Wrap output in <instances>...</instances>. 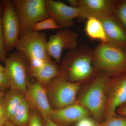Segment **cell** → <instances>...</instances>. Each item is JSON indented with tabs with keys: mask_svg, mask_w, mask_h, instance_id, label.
<instances>
[{
	"mask_svg": "<svg viewBox=\"0 0 126 126\" xmlns=\"http://www.w3.org/2000/svg\"><path fill=\"white\" fill-rule=\"evenodd\" d=\"M59 69L60 77L73 82H82L98 73L94 65L93 49L85 45L69 50Z\"/></svg>",
	"mask_w": 126,
	"mask_h": 126,
	"instance_id": "6da1fadb",
	"label": "cell"
},
{
	"mask_svg": "<svg viewBox=\"0 0 126 126\" xmlns=\"http://www.w3.org/2000/svg\"><path fill=\"white\" fill-rule=\"evenodd\" d=\"M94 66L109 77L126 72V51L111 43H101L93 49Z\"/></svg>",
	"mask_w": 126,
	"mask_h": 126,
	"instance_id": "7a4b0ae2",
	"label": "cell"
},
{
	"mask_svg": "<svg viewBox=\"0 0 126 126\" xmlns=\"http://www.w3.org/2000/svg\"><path fill=\"white\" fill-rule=\"evenodd\" d=\"M47 41L45 34L39 32L32 31L20 37L16 48L27 60L28 71L51 60L46 49Z\"/></svg>",
	"mask_w": 126,
	"mask_h": 126,
	"instance_id": "3957f363",
	"label": "cell"
},
{
	"mask_svg": "<svg viewBox=\"0 0 126 126\" xmlns=\"http://www.w3.org/2000/svg\"><path fill=\"white\" fill-rule=\"evenodd\" d=\"M110 78L104 74L98 73L77 101L88 109L98 122L104 117Z\"/></svg>",
	"mask_w": 126,
	"mask_h": 126,
	"instance_id": "277c9868",
	"label": "cell"
},
{
	"mask_svg": "<svg viewBox=\"0 0 126 126\" xmlns=\"http://www.w3.org/2000/svg\"><path fill=\"white\" fill-rule=\"evenodd\" d=\"M20 24V37L32 31L33 26L49 18L46 0H13Z\"/></svg>",
	"mask_w": 126,
	"mask_h": 126,
	"instance_id": "5b68a950",
	"label": "cell"
},
{
	"mask_svg": "<svg viewBox=\"0 0 126 126\" xmlns=\"http://www.w3.org/2000/svg\"><path fill=\"white\" fill-rule=\"evenodd\" d=\"M4 72L10 83V88L18 90L25 94L27 89L28 63L19 51L12 52L4 62Z\"/></svg>",
	"mask_w": 126,
	"mask_h": 126,
	"instance_id": "8992f818",
	"label": "cell"
},
{
	"mask_svg": "<svg viewBox=\"0 0 126 126\" xmlns=\"http://www.w3.org/2000/svg\"><path fill=\"white\" fill-rule=\"evenodd\" d=\"M53 80L48 94L54 110L64 108L77 102L76 95L82 82H70L60 75Z\"/></svg>",
	"mask_w": 126,
	"mask_h": 126,
	"instance_id": "52a82bcc",
	"label": "cell"
},
{
	"mask_svg": "<svg viewBox=\"0 0 126 126\" xmlns=\"http://www.w3.org/2000/svg\"><path fill=\"white\" fill-rule=\"evenodd\" d=\"M2 25L5 49L7 54L16 48L20 33V24L12 0L4 1Z\"/></svg>",
	"mask_w": 126,
	"mask_h": 126,
	"instance_id": "ba28073f",
	"label": "cell"
},
{
	"mask_svg": "<svg viewBox=\"0 0 126 126\" xmlns=\"http://www.w3.org/2000/svg\"><path fill=\"white\" fill-rule=\"evenodd\" d=\"M126 102V72L110 77L104 112L106 119L116 115L117 110Z\"/></svg>",
	"mask_w": 126,
	"mask_h": 126,
	"instance_id": "9c48e42d",
	"label": "cell"
},
{
	"mask_svg": "<svg viewBox=\"0 0 126 126\" xmlns=\"http://www.w3.org/2000/svg\"><path fill=\"white\" fill-rule=\"evenodd\" d=\"M78 34L67 28L59 30L56 34L50 37L46 44V49L49 56L60 63L63 50L74 49L78 47Z\"/></svg>",
	"mask_w": 126,
	"mask_h": 126,
	"instance_id": "30bf717a",
	"label": "cell"
},
{
	"mask_svg": "<svg viewBox=\"0 0 126 126\" xmlns=\"http://www.w3.org/2000/svg\"><path fill=\"white\" fill-rule=\"evenodd\" d=\"M46 7L48 15L55 20L60 30L73 27L75 18L84 17L79 7H71L60 1L46 0Z\"/></svg>",
	"mask_w": 126,
	"mask_h": 126,
	"instance_id": "8fae6325",
	"label": "cell"
},
{
	"mask_svg": "<svg viewBox=\"0 0 126 126\" xmlns=\"http://www.w3.org/2000/svg\"><path fill=\"white\" fill-rule=\"evenodd\" d=\"M25 96L30 105L39 112L45 121L50 118L53 109L50 104L47 93L42 84L38 82H27Z\"/></svg>",
	"mask_w": 126,
	"mask_h": 126,
	"instance_id": "7c38bea8",
	"label": "cell"
},
{
	"mask_svg": "<svg viewBox=\"0 0 126 126\" xmlns=\"http://www.w3.org/2000/svg\"><path fill=\"white\" fill-rule=\"evenodd\" d=\"M120 0H79L84 17L102 18L114 14Z\"/></svg>",
	"mask_w": 126,
	"mask_h": 126,
	"instance_id": "4fadbf2b",
	"label": "cell"
},
{
	"mask_svg": "<svg viewBox=\"0 0 126 126\" xmlns=\"http://www.w3.org/2000/svg\"><path fill=\"white\" fill-rule=\"evenodd\" d=\"M98 19L103 25L108 43L126 51V30L114 14Z\"/></svg>",
	"mask_w": 126,
	"mask_h": 126,
	"instance_id": "5bb4252c",
	"label": "cell"
},
{
	"mask_svg": "<svg viewBox=\"0 0 126 126\" xmlns=\"http://www.w3.org/2000/svg\"><path fill=\"white\" fill-rule=\"evenodd\" d=\"M90 114L88 109L76 102L64 108L53 110L50 118L54 122L67 124L77 123Z\"/></svg>",
	"mask_w": 126,
	"mask_h": 126,
	"instance_id": "9a60e30c",
	"label": "cell"
},
{
	"mask_svg": "<svg viewBox=\"0 0 126 126\" xmlns=\"http://www.w3.org/2000/svg\"><path fill=\"white\" fill-rule=\"evenodd\" d=\"M25 97L24 93L16 89H10L5 95L2 104L7 121H10L14 117Z\"/></svg>",
	"mask_w": 126,
	"mask_h": 126,
	"instance_id": "2e32d148",
	"label": "cell"
},
{
	"mask_svg": "<svg viewBox=\"0 0 126 126\" xmlns=\"http://www.w3.org/2000/svg\"><path fill=\"white\" fill-rule=\"evenodd\" d=\"M28 73L42 85L49 83L60 75L59 67L55 61L52 60L40 67L29 70Z\"/></svg>",
	"mask_w": 126,
	"mask_h": 126,
	"instance_id": "e0dca14e",
	"label": "cell"
},
{
	"mask_svg": "<svg viewBox=\"0 0 126 126\" xmlns=\"http://www.w3.org/2000/svg\"><path fill=\"white\" fill-rule=\"evenodd\" d=\"M85 32L89 38L98 40L101 43H108L104 27L98 18L89 16L87 18Z\"/></svg>",
	"mask_w": 126,
	"mask_h": 126,
	"instance_id": "ac0fdd59",
	"label": "cell"
},
{
	"mask_svg": "<svg viewBox=\"0 0 126 126\" xmlns=\"http://www.w3.org/2000/svg\"><path fill=\"white\" fill-rule=\"evenodd\" d=\"M30 107V105L25 97L16 113L10 121L17 126L29 125L31 116Z\"/></svg>",
	"mask_w": 126,
	"mask_h": 126,
	"instance_id": "d6986e66",
	"label": "cell"
},
{
	"mask_svg": "<svg viewBox=\"0 0 126 126\" xmlns=\"http://www.w3.org/2000/svg\"><path fill=\"white\" fill-rule=\"evenodd\" d=\"M50 29L60 30L56 21L51 16L34 25L32 27V31L39 32Z\"/></svg>",
	"mask_w": 126,
	"mask_h": 126,
	"instance_id": "ffe728a7",
	"label": "cell"
},
{
	"mask_svg": "<svg viewBox=\"0 0 126 126\" xmlns=\"http://www.w3.org/2000/svg\"><path fill=\"white\" fill-rule=\"evenodd\" d=\"M4 6V1H0V60L4 63L7 58V54L5 49L2 32V17Z\"/></svg>",
	"mask_w": 126,
	"mask_h": 126,
	"instance_id": "44dd1931",
	"label": "cell"
},
{
	"mask_svg": "<svg viewBox=\"0 0 126 126\" xmlns=\"http://www.w3.org/2000/svg\"><path fill=\"white\" fill-rule=\"evenodd\" d=\"M113 14L126 30V0H120Z\"/></svg>",
	"mask_w": 126,
	"mask_h": 126,
	"instance_id": "7402d4cb",
	"label": "cell"
},
{
	"mask_svg": "<svg viewBox=\"0 0 126 126\" xmlns=\"http://www.w3.org/2000/svg\"><path fill=\"white\" fill-rule=\"evenodd\" d=\"M101 126H126V117L116 115L100 123Z\"/></svg>",
	"mask_w": 126,
	"mask_h": 126,
	"instance_id": "603a6c76",
	"label": "cell"
},
{
	"mask_svg": "<svg viewBox=\"0 0 126 126\" xmlns=\"http://www.w3.org/2000/svg\"><path fill=\"white\" fill-rule=\"evenodd\" d=\"M75 126H101L100 123L95 119L87 117L77 122Z\"/></svg>",
	"mask_w": 126,
	"mask_h": 126,
	"instance_id": "cb8c5ba5",
	"label": "cell"
},
{
	"mask_svg": "<svg viewBox=\"0 0 126 126\" xmlns=\"http://www.w3.org/2000/svg\"><path fill=\"white\" fill-rule=\"evenodd\" d=\"M29 126H43L39 115L35 110L30 116Z\"/></svg>",
	"mask_w": 126,
	"mask_h": 126,
	"instance_id": "d4e9b609",
	"label": "cell"
},
{
	"mask_svg": "<svg viewBox=\"0 0 126 126\" xmlns=\"http://www.w3.org/2000/svg\"><path fill=\"white\" fill-rule=\"evenodd\" d=\"M9 88H10V86L6 75L4 72L0 71V90L4 92Z\"/></svg>",
	"mask_w": 126,
	"mask_h": 126,
	"instance_id": "484cf974",
	"label": "cell"
},
{
	"mask_svg": "<svg viewBox=\"0 0 126 126\" xmlns=\"http://www.w3.org/2000/svg\"><path fill=\"white\" fill-rule=\"evenodd\" d=\"M116 112L120 116L126 117V102L118 108Z\"/></svg>",
	"mask_w": 126,
	"mask_h": 126,
	"instance_id": "4316f807",
	"label": "cell"
},
{
	"mask_svg": "<svg viewBox=\"0 0 126 126\" xmlns=\"http://www.w3.org/2000/svg\"><path fill=\"white\" fill-rule=\"evenodd\" d=\"M45 126H60L50 119L48 118L45 121Z\"/></svg>",
	"mask_w": 126,
	"mask_h": 126,
	"instance_id": "83f0119b",
	"label": "cell"
},
{
	"mask_svg": "<svg viewBox=\"0 0 126 126\" xmlns=\"http://www.w3.org/2000/svg\"><path fill=\"white\" fill-rule=\"evenodd\" d=\"M68 2L70 4V6L74 7H78L79 0H68Z\"/></svg>",
	"mask_w": 126,
	"mask_h": 126,
	"instance_id": "f1b7e54d",
	"label": "cell"
},
{
	"mask_svg": "<svg viewBox=\"0 0 126 126\" xmlns=\"http://www.w3.org/2000/svg\"><path fill=\"white\" fill-rule=\"evenodd\" d=\"M5 94L4 92L0 90V104L2 105L4 98Z\"/></svg>",
	"mask_w": 126,
	"mask_h": 126,
	"instance_id": "f546056e",
	"label": "cell"
},
{
	"mask_svg": "<svg viewBox=\"0 0 126 126\" xmlns=\"http://www.w3.org/2000/svg\"><path fill=\"white\" fill-rule=\"evenodd\" d=\"M2 126H17L10 121H6Z\"/></svg>",
	"mask_w": 126,
	"mask_h": 126,
	"instance_id": "4dcf8cb0",
	"label": "cell"
},
{
	"mask_svg": "<svg viewBox=\"0 0 126 126\" xmlns=\"http://www.w3.org/2000/svg\"><path fill=\"white\" fill-rule=\"evenodd\" d=\"M5 117L4 109L2 105L0 104V118Z\"/></svg>",
	"mask_w": 126,
	"mask_h": 126,
	"instance_id": "1f68e13d",
	"label": "cell"
},
{
	"mask_svg": "<svg viewBox=\"0 0 126 126\" xmlns=\"http://www.w3.org/2000/svg\"><path fill=\"white\" fill-rule=\"evenodd\" d=\"M7 121L5 118H0V126H2L5 122Z\"/></svg>",
	"mask_w": 126,
	"mask_h": 126,
	"instance_id": "d6a6232c",
	"label": "cell"
},
{
	"mask_svg": "<svg viewBox=\"0 0 126 126\" xmlns=\"http://www.w3.org/2000/svg\"><path fill=\"white\" fill-rule=\"evenodd\" d=\"M0 72H4V67H3L0 64Z\"/></svg>",
	"mask_w": 126,
	"mask_h": 126,
	"instance_id": "836d02e7",
	"label": "cell"
}]
</instances>
